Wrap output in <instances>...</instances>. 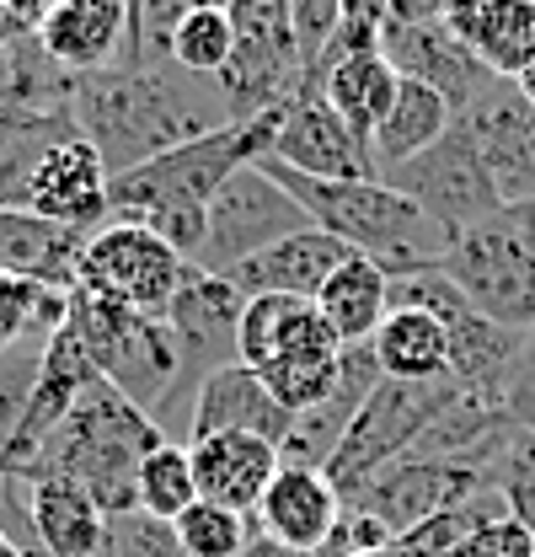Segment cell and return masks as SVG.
Returning a JSON list of instances; mask_svg holds the SVG:
<instances>
[{"label": "cell", "instance_id": "1", "mask_svg": "<svg viewBox=\"0 0 535 557\" xmlns=\"http://www.w3.org/2000/svg\"><path fill=\"white\" fill-rule=\"evenodd\" d=\"M70 119H75V135L102 156L108 177L134 172V166H145L188 139L236 124L225 108V91L220 86L203 91L199 75H183L177 65H113L97 70V75H80Z\"/></svg>", "mask_w": 535, "mask_h": 557}, {"label": "cell", "instance_id": "2", "mask_svg": "<svg viewBox=\"0 0 535 557\" xmlns=\"http://www.w3.org/2000/svg\"><path fill=\"white\" fill-rule=\"evenodd\" d=\"M284 108L258 113V119H241V124H225V129L188 139V145H177V150L134 166V172L108 177V220H129V225L155 231L177 258L194 263L203 247V209H209V199L241 166H258L268 150H273V135L284 124Z\"/></svg>", "mask_w": 535, "mask_h": 557}, {"label": "cell", "instance_id": "3", "mask_svg": "<svg viewBox=\"0 0 535 557\" xmlns=\"http://www.w3.org/2000/svg\"><path fill=\"white\" fill-rule=\"evenodd\" d=\"M161 445L155 418L139 413L129 397L108 381H91L80 392V403L70 418L27 456V467L11 483H49V478H70L91 493V504L119 520L139 509V467L145 456Z\"/></svg>", "mask_w": 535, "mask_h": 557}, {"label": "cell", "instance_id": "4", "mask_svg": "<svg viewBox=\"0 0 535 557\" xmlns=\"http://www.w3.org/2000/svg\"><path fill=\"white\" fill-rule=\"evenodd\" d=\"M258 166L311 214L316 231L337 236L348 252L370 258L391 278L439 269L450 242H456L450 231H439L412 199H401L397 188H386V183H316V177H300V172L278 166L273 156H263Z\"/></svg>", "mask_w": 535, "mask_h": 557}, {"label": "cell", "instance_id": "5", "mask_svg": "<svg viewBox=\"0 0 535 557\" xmlns=\"http://www.w3.org/2000/svg\"><path fill=\"white\" fill-rule=\"evenodd\" d=\"M65 327L91 354L97 375L108 386H119L139 413H150V418L166 413L172 397L183 392L177 381L188 375V364H183V348H177L166 322L124 311V306H113V300H102V295H91V289L75 284L70 289Z\"/></svg>", "mask_w": 535, "mask_h": 557}, {"label": "cell", "instance_id": "6", "mask_svg": "<svg viewBox=\"0 0 535 557\" xmlns=\"http://www.w3.org/2000/svg\"><path fill=\"white\" fill-rule=\"evenodd\" d=\"M456 397H461L456 381H428V386L381 381L370 392V403L359 408V418L348 423V434H343V445L333 450V461L322 467L327 483L343 493V504L359 498L386 467H397L401 456H412L418 440L434 429V418L445 413Z\"/></svg>", "mask_w": 535, "mask_h": 557}, {"label": "cell", "instance_id": "7", "mask_svg": "<svg viewBox=\"0 0 535 557\" xmlns=\"http://www.w3.org/2000/svg\"><path fill=\"white\" fill-rule=\"evenodd\" d=\"M439 274L450 278L471 300V311H482L487 322H498L509 333L535 327V252L520 242L509 214H498L476 231H461L450 242Z\"/></svg>", "mask_w": 535, "mask_h": 557}, {"label": "cell", "instance_id": "8", "mask_svg": "<svg viewBox=\"0 0 535 557\" xmlns=\"http://www.w3.org/2000/svg\"><path fill=\"white\" fill-rule=\"evenodd\" d=\"M311 214L295 205L263 166H241L203 209V247L194 269L203 274H236L241 263H252L258 252L278 247L284 236L306 231Z\"/></svg>", "mask_w": 535, "mask_h": 557}, {"label": "cell", "instance_id": "9", "mask_svg": "<svg viewBox=\"0 0 535 557\" xmlns=\"http://www.w3.org/2000/svg\"><path fill=\"white\" fill-rule=\"evenodd\" d=\"M183 274H188V258H177L155 231L129 225V220H108L102 231L86 236L75 284L113 300V306H124V311L166 322V306H172Z\"/></svg>", "mask_w": 535, "mask_h": 557}, {"label": "cell", "instance_id": "10", "mask_svg": "<svg viewBox=\"0 0 535 557\" xmlns=\"http://www.w3.org/2000/svg\"><path fill=\"white\" fill-rule=\"evenodd\" d=\"M381 183L397 188L401 199H412L450 236L476 231V225H487V220L503 214V199H498V188H493V177H487V166H482V156H476V145L466 139L461 124L439 145H428L423 156L381 172Z\"/></svg>", "mask_w": 535, "mask_h": 557}, {"label": "cell", "instance_id": "11", "mask_svg": "<svg viewBox=\"0 0 535 557\" xmlns=\"http://www.w3.org/2000/svg\"><path fill=\"white\" fill-rule=\"evenodd\" d=\"M456 124L476 145V156H482L503 209L535 199V108L525 102V91L514 81L493 75L456 113Z\"/></svg>", "mask_w": 535, "mask_h": 557}, {"label": "cell", "instance_id": "12", "mask_svg": "<svg viewBox=\"0 0 535 557\" xmlns=\"http://www.w3.org/2000/svg\"><path fill=\"white\" fill-rule=\"evenodd\" d=\"M482 493H493L482 472H471V467H456V461H423V456H401L397 467H386L375 483L364 487L359 498H348L353 509H364V515H375L391 536H407V531H418V525H428L434 515H450V509H461L471 498H482Z\"/></svg>", "mask_w": 535, "mask_h": 557}, {"label": "cell", "instance_id": "13", "mask_svg": "<svg viewBox=\"0 0 535 557\" xmlns=\"http://www.w3.org/2000/svg\"><path fill=\"white\" fill-rule=\"evenodd\" d=\"M268 156L300 177H316V183H381L375 145L353 135L316 91H300L284 108V124H278Z\"/></svg>", "mask_w": 535, "mask_h": 557}, {"label": "cell", "instance_id": "14", "mask_svg": "<svg viewBox=\"0 0 535 557\" xmlns=\"http://www.w3.org/2000/svg\"><path fill=\"white\" fill-rule=\"evenodd\" d=\"M241 311H247V295L220 274H203L188 263V274L177 284L172 306H166V327L183 348V364L188 375H209L220 364H236V333H241Z\"/></svg>", "mask_w": 535, "mask_h": 557}, {"label": "cell", "instance_id": "15", "mask_svg": "<svg viewBox=\"0 0 535 557\" xmlns=\"http://www.w3.org/2000/svg\"><path fill=\"white\" fill-rule=\"evenodd\" d=\"M381 54L391 60L401 81H423V86H434L456 113L466 108L471 97L493 81L482 60L471 54L466 44L439 22V16H428V22H386V33H381Z\"/></svg>", "mask_w": 535, "mask_h": 557}, {"label": "cell", "instance_id": "16", "mask_svg": "<svg viewBox=\"0 0 535 557\" xmlns=\"http://www.w3.org/2000/svg\"><path fill=\"white\" fill-rule=\"evenodd\" d=\"M27 214L70 225L80 236L108 225V166L80 135L49 145V156L38 161L33 188H27Z\"/></svg>", "mask_w": 535, "mask_h": 557}, {"label": "cell", "instance_id": "17", "mask_svg": "<svg viewBox=\"0 0 535 557\" xmlns=\"http://www.w3.org/2000/svg\"><path fill=\"white\" fill-rule=\"evenodd\" d=\"M311 354H343L316 300H300V295H252L247 300L241 333H236V364L273 370L284 359H311Z\"/></svg>", "mask_w": 535, "mask_h": 557}, {"label": "cell", "instance_id": "18", "mask_svg": "<svg viewBox=\"0 0 535 557\" xmlns=\"http://www.w3.org/2000/svg\"><path fill=\"white\" fill-rule=\"evenodd\" d=\"M199 434H258L268 445H289L295 413L263 386L258 370L247 364H220L209 370L194 392V440Z\"/></svg>", "mask_w": 535, "mask_h": 557}, {"label": "cell", "instance_id": "19", "mask_svg": "<svg viewBox=\"0 0 535 557\" xmlns=\"http://www.w3.org/2000/svg\"><path fill=\"white\" fill-rule=\"evenodd\" d=\"M188 456H194L203 504H220L236 515H258L268 483L284 467L278 445H268L258 434H199V440H188Z\"/></svg>", "mask_w": 535, "mask_h": 557}, {"label": "cell", "instance_id": "20", "mask_svg": "<svg viewBox=\"0 0 535 557\" xmlns=\"http://www.w3.org/2000/svg\"><path fill=\"white\" fill-rule=\"evenodd\" d=\"M337 515H343V493L327 483V472H322V467H295V461H284L278 478L268 483L263 504H258L252 520H258L263 536L295 547V553L316 557L327 547V536H333Z\"/></svg>", "mask_w": 535, "mask_h": 557}, {"label": "cell", "instance_id": "21", "mask_svg": "<svg viewBox=\"0 0 535 557\" xmlns=\"http://www.w3.org/2000/svg\"><path fill=\"white\" fill-rule=\"evenodd\" d=\"M129 16V0H60L54 16L38 27V44L70 75H97L124 60Z\"/></svg>", "mask_w": 535, "mask_h": 557}, {"label": "cell", "instance_id": "22", "mask_svg": "<svg viewBox=\"0 0 535 557\" xmlns=\"http://www.w3.org/2000/svg\"><path fill=\"white\" fill-rule=\"evenodd\" d=\"M439 22L482 60L487 75L520 81L535 60V0H445Z\"/></svg>", "mask_w": 535, "mask_h": 557}, {"label": "cell", "instance_id": "23", "mask_svg": "<svg viewBox=\"0 0 535 557\" xmlns=\"http://www.w3.org/2000/svg\"><path fill=\"white\" fill-rule=\"evenodd\" d=\"M381 381H386V375H381V364H375V348L370 344L343 348L337 386L327 392V403H316L311 413L295 418V434H289V445H284L278 456L295 461V467H327L333 450L343 445V434H348V423L359 418V408L370 403V392H375Z\"/></svg>", "mask_w": 535, "mask_h": 557}, {"label": "cell", "instance_id": "24", "mask_svg": "<svg viewBox=\"0 0 535 557\" xmlns=\"http://www.w3.org/2000/svg\"><path fill=\"white\" fill-rule=\"evenodd\" d=\"M348 258H353V252H348L337 236L306 225V231L284 236L278 247L258 252L252 263H241L236 274H225V278H231L247 300H252V295H300V300H316L322 284H327Z\"/></svg>", "mask_w": 535, "mask_h": 557}, {"label": "cell", "instance_id": "25", "mask_svg": "<svg viewBox=\"0 0 535 557\" xmlns=\"http://www.w3.org/2000/svg\"><path fill=\"white\" fill-rule=\"evenodd\" d=\"M80 252H86L80 231L38 220L27 209H0V274L54 284V289H75Z\"/></svg>", "mask_w": 535, "mask_h": 557}, {"label": "cell", "instance_id": "26", "mask_svg": "<svg viewBox=\"0 0 535 557\" xmlns=\"http://www.w3.org/2000/svg\"><path fill=\"white\" fill-rule=\"evenodd\" d=\"M27 515L38 531V547L49 557H97L108 536V515L91 504V493L70 478L27 487Z\"/></svg>", "mask_w": 535, "mask_h": 557}, {"label": "cell", "instance_id": "27", "mask_svg": "<svg viewBox=\"0 0 535 557\" xmlns=\"http://www.w3.org/2000/svg\"><path fill=\"white\" fill-rule=\"evenodd\" d=\"M370 348H375V364L386 381H412V386L450 381V338H445L439 317H428L418 306H391Z\"/></svg>", "mask_w": 535, "mask_h": 557}, {"label": "cell", "instance_id": "28", "mask_svg": "<svg viewBox=\"0 0 535 557\" xmlns=\"http://www.w3.org/2000/svg\"><path fill=\"white\" fill-rule=\"evenodd\" d=\"M311 91H316V97H322V102H327L359 139H375L381 119H386L391 102H397L401 75L391 70V60H386L381 49H370V54H348V60H337Z\"/></svg>", "mask_w": 535, "mask_h": 557}, {"label": "cell", "instance_id": "29", "mask_svg": "<svg viewBox=\"0 0 535 557\" xmlns=\"http://www.w3.org/2000/svg\"><path fill=\"white\" fill-rule=\"evenodd\" d=\"M316 306H322V317H327V327L337 333V344L343 348L370 344L375 327H381L386 311H391V274L353 252V258L322 284Z\"/></svg>", "mask_w": 535, "mask_h": 557}, {"label": "cell", "instance_id": "30", "mask_svg": "<svg viewBox=\"0 0 535 557\" xmlns=\"http://www.w3.org/2000/svg\"><path fill=\"white\" fill-rule=\"evenodd\" d=\"M456 129V108L434 91V86H423V81H401L397 102H391V113L381 119V129H375V166L381 172H391L401 161H412V156H423L428 145H439V139Z\"/></svg>", "mask_w": 535, "mask_h": 557}, {"label": "cell", "instance_id": "31", "mask_svg": "<svg viewBox=\"0 0 535 557\" xmlns=\"http://www.w3.org/2000/svg\"><path fill=\"white\" fill-rule=\"evenodd\" d=\"M70 289L0 274V354L16 344H49L65 327Z\"/></svg>", "mask_w": 535, "mask_h": 557}, {"label": "cell", "instance_id": "32", "mask_svg": "<svg viewBox=\"0 0 535 557\" xmlns=\"http://www.w3.org/2000/svg\"><path fill=\"white\" fill-rule=\"evenodd\" d=\"M231 54H236V27L225 5H194L166 44V65L199 75V81H220L231 70Z\"/></svg>", "mask_w": 535, "mask_h": 557}, {"label": "cell", "instance_id": "33", "mask_svg": "<svg viewBox=\"0 0 535 557\" xmlns=\"http://www.w3.org/2000/svg\"><path fill=\"white\" fill-rule=\"evenodd\" d=\"M194 504H199V478H194L188 445L161 440V445L145 456V467H139V515L172 525V520H183Z\"/></svg>", "mask_w": 535, "mask_h": 557}, {"label": "cell", "instance_id": "34", "mask_svg": "<svg viewBox=\"0 0 535 557\" xmlns=\"http://www.w3.org/2000/svg\"><path fill=\"white\" fill-rule=\"evenodd\" d=\"M177 542L188 557H241L247 542L258 536V520L252 515H236V509H220V504H194L183 520H172Z\"/></svg>", "mask_w": 535, "mask_h": 557}, {"label": "cell", "instance_id": "35", "mask_svg": "<svg viewBox=\"0 0 535 557\" xmlns=\"http://www.w3.org/2000/svg\"><path fill=\"white\" fill-rule=\"evenodd\" d=\"M487 487L503 498V509L525 531H535V434L531 429H514L509 434V445L498 450V461L487 472Z\"/></svg>", "mask_w": 535, "mask_h": 557}, {"label": "cell", "instance_id": "36", "mask_svg": "<svg viewBox=\"0 0 535 557\" xmlns=\"http://www.w3.org/2000/svg\"><path fill=\"white\" fill-rule=\"evenodd\" d=\"M97 557H188L177 531L166 520H150V515H119L108 520V536H102V553Z\"/></svg>", "mask_w": 535, "mask_h": 557}, {"label": "cell", "instance_id": "37", "mask_svg": "<svg viewBox=\"0 0 535 557\" xmlns=\"http://www.w3.org/2000/svg\"><path fill=\"white\" fill-rule=\"evenodd\" d=\"M38 359H43V344H16L0 354V450L11 445L16 423L27 413V397H33V381H38Z\"/></svg>", "mask_w": 535, "mask_h": 557}, {"label": "cell", "instance_id": "38", "mask_svg": "<svg viewBox=\"0 0 535 557\" xmlns=\"http://www.w3.org/2000/svg\"><path fill=\"white\" fill-rule=\"evenodd\" d=\"M450 557H535V531H525L514 515H493Z\"/></svg>", "mask_w": 535, "mask_h": 557}, {"label": "cell", "instance_id": "39", "mask_svg": "<svg viewBox=\"0 0 535 557\" xmlns=\"http://www.w3.org/2000/svg\"><path fill=\"white\" fill-rule=\"evenodd\" d=\"M397 536L375 520V515H364V509H353V504H343V515H337L333 536H327V547L316 557H364V553H381V547H391Z\"/></svg>", "mask_w": 535, "mask_h": 557}, {"label": "cell", "instance_id": "40", "mask_svg": "<svg viewBox=\"0 0 535 557\" xmlns=\"http://www.w3.org/2000/svg\"><path fill=\"white\" fill-rule=\"evenodd\" d=\"M503 413L514 418L520 429H531L535 434V327L525 333V344H520V359H514V370H509V386H503Z\"/></svg>", "mask_w": 535, "mask_h": 557}, {"label": "cell", "instance_id": "41", "mask_svg": "<svg viewBox=\"0 0 535 557\" xmlns=\"http://www.w3.org/2000/svg\"><path fill=\"white\" fill-rule=\"evenodd\" d=\"M54 5H60V0H0V16H5V27L22 38V33H38V27L54 16Z\"/></svg>", "mask_w": 535, "mask_h": 557}, {"label": "cell", "instance_id": "42", "mask_svg": "<svg viewBox=\"0 0 535 557\" xmlns=\"http://www.w3.org/2000/svg\"><path fill=\"white\" fill-rule=\"evenodd\" d=\"M439 11H445V0H391V22H428Z\"/></svg>", "mask_w": 535, "mask_h": 557}, {"label": "cell", "instance_id": "43", "mask_svg": "<svg viewBox=\"0 0 535 557\" xmlns=\"http://www.w3.org/2000/svg\"><path fill=\"white\" fill-rule=\"evenodd\" d=\"M509 214V225L520 231V242L535 252V199H525V205H514V209H503Z\"/></svg>", "mask_w": 535, "mask_h": 557}, {"label": "cell", "instance_id": "44", "mask_svg": "<svg viewBox=\"0 0 535 557\" xmlns=\"http://www.w3.org/2000/svg\"><path fill=\"white\" fill-rule=\"evenodd\" d=\"M241 557H311V553H295V547H284V542H273V536H263V531H258V536L247 542V553H241Z\"/></svg>", "mask_w": 535, "mask_h": 557}, {"label": "cell", "instance_id": "45", "mask_svg": "<svg viewBox=\"0 0 535 557\" xmlns=\"http://www.w3.org/2000/svg\"><path fill=\"white\" fill-rule=\"evenodd\" d=\"M514 86H520V91H525V102H531L535 108V60L525 70H520V81H514Z\"/></svg>", "mask_w": 535, "mask_h": 557}, {"label": "cell", "instance_id": "46", "mask_svg": "<svg viewBox=\"0 0 535 557\" xmlns=\"http://www.w3.org/2000/svg\"><path fill=\"white\" fill-rule=\"evenodd\" d=\"M0 557H27V553H22V547H16V542H11V536L0 531Z\"/></svg>", "mask_w": 535, "mask_h": 557}, {"label": "cell", "instance_id": "47", "mask_svg": "<svg viewBox=\"0 0 535 557\" xmlns=\"http://www.w3.org/2000/svg\"><path fill=\"white\" fill-rule=\"evenodd\" d=\"M364 557H407V553H401L397 542H391V547H381V553H364Z\"/></svg>", "mask_w": 535, "mask_h": 557}, {"label": "cell", "instance_id": "48", "mask_svg": "<svg viewBox=\"0 0 535 557\" xmlns=\"http://www.w3.org/2000/svg\"><path fill=\"white\" fill-rule=\"evenodd\" d=\"M0 102H5V49H0Z\"/></svg>", "mask_w": 535, "mask_h": 557}, {"label": "cell", "instance_id": "49", "mask_svg": "<svg viewBox=\"0 0 535 557\" xmlns=\"http://www.w3.org/2000/svg\"><path fill=\"white\" fill-rule=\"evenodd\" d=\"M0 504H5V472H0Z\"/></svg>", "mask_w": 535, "mask_h": 557}, {"label": "cell", "instance_id": "50", "mask_svg": "<svg viewBox=\"0 0 535 557\" xmlns=\"http://www.w3.org/2000/svg\"><path fill=\"white\" fill-rule=\"evenodd\" d=\"M134 5H139V0H129V11H134Z\"/></svg>", "mask_w": 535, "mask_h": 557}]
</instances>
